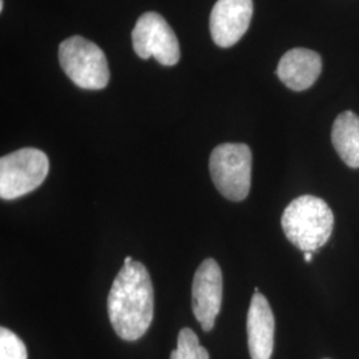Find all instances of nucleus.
Listing matches in <instances>:
<instances>
[{
    "instance_id": "5",
    "label": "nucleus",
    "mask_w": 359,
    "mask_h": 359,
    "mask_svg": "<svg viewBox=\"0 0 359 359\" xmlns=\"http://www.w3.org/2000/svg\"><path fill=\"white\" fill-rule=\"evenodd\" d=\"M50 172L47 154L36 148H22L0 158V197L15 200L39 188Z\"/></svg>"
},
{
    "instance_id": "16",
    "label": "nucleus",
    "mask_w": 359,
    "mask_h": 359,
    "mask_svg": "<svg viewBox=\"0 0 359 359\" xmlns=\"http://www.w3.org/2000/svg\"><path fill=\"white\" fill-rule=\"evenodd\" d=\"M4 10V0H0V11Z\"/></svg>"
},
{
    "instance_id": "11",
    "label": "nucleus",
    "mask_w": 359,
    "mask_h": 359,
    "mask_svg": "<svg viewBox=\"0 0 359 359\" xmlns=\"http://www.w3.org/2000/svg\"><path fill=\"white\" fill-rule=\"evenodd\" d=\"M334 149L347 167L359 168V117L351 111L342 112L332 129Z\"/></svg>"
},
{
    "instance_id": "9",
    "label": "nucleus",
    "mask_w": 359,
    "mask_h": 359,
    "mask_svg": "<svg viewBox=\"0 0 359 359\" xmlns=\"http://www.w3.org/2000/svg\"><path fill=\"white\" fill-rule=\"evenodd\" d=\"M246 327L250 358H271L274 348V316L265 295L255 293L252 297Z\"/></svg>"
},
{
    "instance_id": "7",
    "label": "nucleus",
    "mask_w": 359,
    "mask_h": 359,
    "mask_svg": "<svg viewBox=\"0 0 359 359\" xmlns=\"http://www.w3.org/2000/svg\"><path fill=\"white\" fill-rule=\"evenodd\" d=\"M222 302V271L213 258H206L194 273L192 285L193 314L204 332L215 326Z\"/></svg>"
},
{
    "instance_id": "14",
    "label": "nucleus",
    "mask_w": 359,
    "mask_h": 359,
    "mask_svg": "<svg viewBox=\"0 0 359 359\" xmlns=\"http://www.w3.org/2000/svg\"><path fill=\"white\" fill-rule=\"evenodd\" d=\"M305 261H306V262H311V261H313V253L306 252V253H305Z\"/></svg>"
},
{
    "instance_id": "13",
    "label": "nucleus",
    "mask_w": 359,
    "mask_h": 359,
    "mask_svg": "<svg viewBox=\"0 0 359 359\" xmlns=\"http://www.w3.org/2000/svg\"><path fill=\"white\" fill-rule=\"evenodd\" d=\"M0 359H28L25 342L10 329H0Z\"/></svg>"
},
{
    "instance_id": "1",
    "label": "nucleus",
    "mask_w": 359,
    "mask_h": 359,
    "mask_svg": "<svg viewBox=\"0 0 359 359\" xmlns=\"http://www.w3.org/2000/svg\"><path fill=\"white\" fill-rule=\"evenodd\" d=\"M154 285L142 262L124 265L108 295V316L116 334L124 341H137L154 320Z\"/></svg>"
},
{
    "instance_id": "10",
    "label": "nucleus",
    "mask_w": 359,
    "mask_h": 359,
    "mask_svg": "<svg viewBox=\"0 0 359 359\" xmlns=\"http://www.w3.org/2000/svg\"><path fill=\"white\" fill-rule=\"evenodd\" d=\"M322 71L321 56L306 48H294L281 57L277 75L290 90H305L310 88Z\"/></svg>"
},
{
    "instance_id": "6",
    "label": "nucleus",
    "mask_w": 359,
    "mask_h": 359,
    "mask_svg": "<svg viewBox=\"0 0 359 359\" xmlns=\"http://www.w3.org/2000/svg\"><path fill=\"white\" fill-rule=\"evenodd\" d=\"M133 50L142 57L154 59L163 65H175L180 60V46L175 31L167 20L156 13L142 15L132 31Z\"/></svg>"
},
{
    "instance_id": "8",
    "label": "nucleus",
    "mask_w": 359,
    "mask_h": 359,
    "mask_svg": "<svg viewBox=\"0 0 359 359\" xmlns=\"http://www.w3.org/2000/svg\"><path fill=\"white\" fill-rule=\"evenodd\" d=\"M253 0H217L210 13V35L218 47L234 46L250 26Z\"/></svg>"
},
{
    "instance_id": "15",
    "label": "nucleus",
    "mask_w": 359,
    "mask_h": 359,
    "mask_svg": "<svg viewBox=\"0 0 359 359\" xmlns=\"http://www.w3.org/2000/svg\"><path fill=\"white\" fill-rule=\"evenodd\" d=\"M130 262H133V259H132V257L128 256L126 257V259H124V265H128Z\"/></svg>"
},
{
    "instance_id": "4",
    "label": "nucleus",
    "mask_w": 359,
    "mask_h": 359,
    "mask_svg": "<svg viewBox=\"0 0 359 359\" xmlns=\"http://www.w3.org/2000/svg\"><path fill=\"white\" fill-rule=\"evenodd\" d=\"M59 62L77 87L103 90L109 81V67L103 50L81 36L65 39L59 47Z\"/></svg>"
},
{
    "instance_id": "12",
    "label": "nucleus",
    "mask_w": 359,
    "mask_h": 359,
    "mask_svg": "<svg viewBox=\"0 0 359 359\" xmlns=\"http://www.w3.org/2000/svg\"><path fill=\"white\" fill-rule=\"evenodd\" d=\"M170 359H209L205 347L200 345L198 337L192 329H181L177 338V348L170 353Z\"/></svg>"
},
{
    "instance_id": "3",
    "label": "nucleus",
    "mask_w": 359,
    "mask_h": 359,
    "mask_svg": "<svg viewBox=\"0 0 359 359\" xmlns=\"http://www.w3.org/2000/svg\"><path fill=\"white\" fill-rule=\"evenodd\" d=\"M209 170L218 192L231 201H243L252 185V151L246 144H221L210 154Z\"/></svg>"
},
{
    "instance_id": "2",
    "label": "nucleus",
    "mask_w": 359,
    "mask_h": 359,
    "mask_svg": "<svg viewBox=\"0 0 359 359\" xmlns=\"http://www.w3.org/2000/svg\"><path fill=\"white\" fill-rule=\"evenodd\" d=\"M286 238L302 252H318L332 236L334 215L320 197L299 196L283 210L281 218Z\"/></svg>"
}]
</instances>
